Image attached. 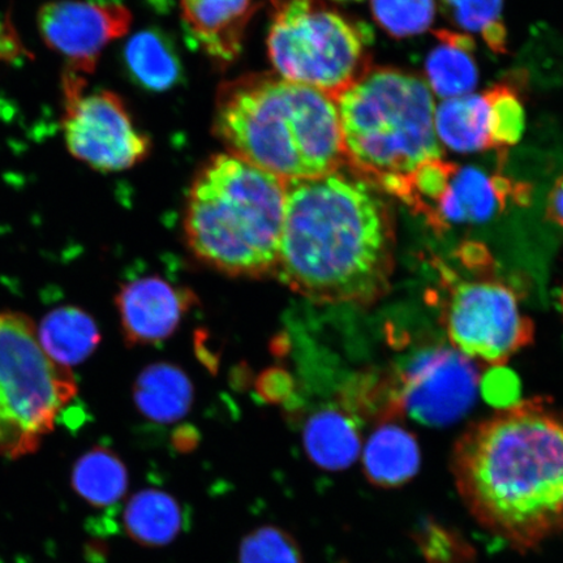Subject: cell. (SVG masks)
<instances>
[{
	"mask_svg": "<svg viewBox=\"0 0 563 563\" xmlns=\"http://www.w3.org/2000/svg\"><path fill=\"white\" fill-rule=\"evenodd\" d=\"M341 2H344V0H341Z\"/></svg>",
	"mask_w": 563,
	"mask_h": 563,
	"instance_id": "obj_32",
	"label": "cell"
},
{
	"mask_svg": "<svg viewBox=\"0 0 563 563\" xmlns=\"http://www.w3.org/2000/svg\"><path fill=\"white\" fill-rule=\"evenodd\" d=\"M396 221L378 189L338 170L286 181L276 276L321 305L371 307L389 294Z\"/></svg>",
	"mask_w": 563,
	"mask_h": 563,
	"instance_id": "obj_1",
	"label": "cell"
},
{
	"mask_svg": "<svg viewBox=\"0 0 563 563\" xmlns=\"http://www.w3.org/2000/svg\"><path fill=\"white\" fill-rule=\"evenodd\" d=\"M489 104L490 150L504 165L511 146L523 135L526 115L519 91L511 84H496L484 91Z\"/></svg>",
	"mask_w": 563,
	"mask_h": 563,
	"instance_id": "obj_24",
	"label": "cell"
},
{
	"mask_svg": "<svg viewBox=\"0 0 563 563\" xmlns=\"http://www.w3.org/2000/svg\"><path fill=\"white\" fill-rule=\"evenodd\" d=\"M214 133L232 156L290 181L346 166L336 102L277 74H250L218 90Z\"/></svg>",
	"mask_w": 563,
	"mask_h": 563,
	"instance_id": "obj_3",
	"label": "cell"
},
{
	"mask_svg": "<svg viewBox=\"0 0 563 563\" xmlns=\"http://www.w3.org/2000/svg\"><path fill=\"white\" fill-rule=\"evenodd\" d=\"M192 399L194 389L186 373L170 364L152 365L141 373L135 384L136 406L154 421L181 419Z\"/></svg>",
	"mask_w": 563,
	"mask_h": 563,
	"instance_id": "obj_22",
	"label": "cell"
},
{
	"mask_svg": "<svg viewBox=\"0 0 563 563\" xmlns=\"http://www.w3.org/2000/svg\"><path fill=\"white\" fill-rule=\"evenodd\" d=\"M483 40L495 53H506V45H508V31L503 21H497L482 31Z\"/></svg>",
	"mask_w": 563,
	"mask_h": 563,
	"instance_id": "obj_30",
	"label": "cell"
},
{
	"mask_svg": "<svg viewBox=\"0 0 563 563\" xmlns=\"http://www.w3.org/2000/svg\"><path fill=\"white\" fill-rule=\"evenodd\" d=\"M396 378L404 413L426 426L462 417L481 384L475 362L445 347L420 352Z\"/></svg>",
	"mask_w": 563,
	"mask_h": 563,
	"instance_id": "obj_11",
	"label": "cell"
},
{
	"mask_svg": "<svg viewBox=\"0 0 563 563\" xmlns=\"http://www.w3.org/2000/svg\"><path fill=\"white\" fill-rule=\"evenodd\" d=\"M376 23L394 38H407L431 27L438 11L435 0H371Z\"/></svg>",
	"mask_w": 563,
	"mask_h": 563,
	"instance_id": "obj_25",
	"label": "cell"
},
{
	"mask_svg": "<svg viewBox=\"0 0 563 563\" xmlns=\"http://www.w3.org/2000/svg\"><path fill=\"white\" fill-rule=\"evenodd\" d=\"M86 76L63 75V136L76 159L104 173L123 172L145 159L151 140L141 132L121 97L86 90Z\"/></svg>",
	"mask_w": 563,
	"mask_h": 563,
	"instance_id": "obj_9",
	"label": "cell"
},
{
	"mask_svg": "<svg viewBox=\"0 0 563 563\" xmlns=\"http://www.w3.org/2000/svg\"><path fill=\"white\" fill-rule=\"evenodd\" d=\"M420 461L415 435L391 421L383 422L365 443L364 474L378 488L394 489L411 482L418 474Z\"/></svg>",
	"mask_w": 563,
	"mask_h": 563,
	"instance_id": "obj_15",
	"label": "cell"
},
{
	"mask_svg": "<svg viewBox=\"0 0 563 563\" xmlns=\"http://www.w3.org/2000/svg\"><path fill=\"white\" fill-rule=\"evenodd\" d=\"M195 301L192 292L159 277L130 282L117 297L126 343L146 346L167 340Z\"/></svg>",
	"mask_w": 563,
	"mask_h": 563,
	"instance_id": "obj_12",
	"label": "cell"
},
{
	"mask_svg": "<svg viewBox=\"0 0 563 563\" xmlns=\"http://www.w3.org/2000/svg\"><path fill=\"white\" fill-rule=\"evenodd\" d=\"M440 321L452 347L471 361L504 367L533 342L534 325L517 292L496 278L462 279L442 271Z\"/></svg>",
	"mask_w": 563,
	"mask_h": 563,
	"instance_id": "obj_8",
	"label": "cell"
},
{
	"mask_svg": "<svg viewBox=\"0 0 563 563\" xmlns=\"http://www.w3.org/2000/svg\"><path fill=\"white\" fill-rule=\"evenodd\" d=\"M335 102L346 167L378 191L422 162L442 158L433 93L419 75L371 67Z\"/></svg>",
	"mask_w": 563,
	"mask_h": 563,
	"instance_id": "obj_5",
	"label": "cell"
},
{
	"mask_svg": "<svg viewBox=\"0 0 563 563\" xmlns=\"http://www.w3.org/2000/svg\"><path fill=\"white\" fill-rule=\"evenodd\" d=\"M124 59L133 81L153 93L170 90L183 75L173 42L158 31H141L132 35L124 48Z\"/></svg>",
	"mask_w": 563,
	"mask_h": 563,
	"instance_id": "obj_20",
	"label": "cell"
},
{
	"mask_svg": "<svg viewBox=\"0 0 563 563\" xmlns=\"http://www.w3.org/2000/svg\"><path fill=\"white\" fill-rule=\"evenodd\" d=\"M239 563H305L298 541L277 526H263L242 540Z\"/></svg>",
	"mask_w": 563,
	"mask_h": 563,
	"instance_id": "obj_26",
	"label": "cell"
},
{
	"mask_svg": "<svg viewBox=\"0 0 563 563\" xmlns=\"http://www.w3.org/2000/svg\"><path fill=\"white\" fill-rule=\"evenodd\" d=\"M418 543L427 563H468L473 555L460 534L432 522L421 528Z\"/></svg>",
	"mask_w": 563,
	"mask_h": 563,
	"instance_id": "obj_27",
	"label": "cell"
},
{
	"mask_svg": "<svg viewBox=\"0 0 563 563\" xmlns=\"http://www.w3.org/2000/svg\"><path fill=\"white\" fill-rule=\"evenodd\" d=\"M131 23V11L118 0H52L37 15L42 41L66 59V70L82 76L95 73L104 48Z\"/></svg>",
	"mask_w": 563,
	"mask_h": 563,
	"instance_id": "obj_10",
	"label": "cell"
},
{
	"mask_svg": "<svg viewBox=\"0 0 563 563\" xmlns=\"http://www.w3.org/2000/svg\"><path fill=\"white\" fill-rule=\"evenodd\" d=\"M440 45L429 53L426 63L427 84L432 93L450 98L473 95L478 69L474 59L475 42L468 33L434 32Z\"/></svg>",
	"mask_w": 563,
	"mask_h": 563,
	"instance_id": "obj_17",
	"label": "cell"
},
{
	"mask_svg": "<svg viewBox=\"0 0 563 563\" xmlns=\"http://www.w3.org/2000/svg\"><path fill=\"white\" fill-rule=\"evenodd\" d=\"M126 534L139 545L161 548L178 538L183 526L180 505L168 493L145 489L130 499L124 511Z\"/></svg>",
	"mask_w": 563,
	"mask_h": 563,
	"instance_id": "obj_21",
	"label": "cell"
},
{
	"mask_svg": "<svg viewBox=\"0 0 563 563\" xmlns=\"http://www.w3.org/2000/svg\"><path fill=\"white\" fill-rule=\"evenodd\" d=\"M450 20L463 31L481 32L501 21L504 0H442Z\"/></svg>",
	"mask_w": 563,
	"mask_h": 563,
	"instance_id": "obj_28",
	"label": "cell"
},
{
	"mask_svg": "<svg viewBox=\"0 0 563 563\" xmlns=\"http://www.w3.org/2000/svg\"><path fill=\"white\" fill-rule=\"evenodd\" d=\"M452 473L478 525L531 551L563 531V412L541 398L501 408L461 435Z\"/></svg>",
	"mask_w": 563,
	"mask_h": 563,
	"instance_id": "obj_2",
	"label": "cell"
},
{
	"mask_svg": "<svg viewBox=\"0 0 563 563\" xmlns=\"http://www.w3.org/2000/svg\"><path fill=\"white\" fill-rule=\"evenodd\" d=\"M302 440L309 460L328 471L349 468L362 450L356 418L343 407L316 412L307 421Z\"/></svg>",
	"mask_w": 563,
	"mask_h": 563,
	"instance_id": "obj_16",
	"label": "cell"
},
{
	"mask_svg": "<svg viewBox=\"0 0 563 563\" xmlns=\"http://www.w3.org/2000/svg\"><path fill=\"white\" fill-rule=\"evenodd\" d=\"M547 218L563 228V175L554 183L548 197Z\"/></svg>",
	"mask_w": 563,
	"mask_h": 563,
	"instance_id": "obj_29",
	"label": "cell"
},
{
	"mask_svg": "<svg viewBox=\"0 0 563 563\" xmlns=\"http://www.w3.org/2000/svg\"><path fill=\"white\" fill-rule=\"evenodd\" d=\"M489 104L483 95L443 100L434 111L435 135L457 153L490 150Z\"/></svg>",
	"mask_w": 563,
	"mask_h": 563,
	"instance_id": "obj_19",
	"label": "cell"
},
{
	"mask_svg": "<svg viewBox=\"0 0 563 563\" xmlns=\"http://www.w3.org/2000/svg\"><path fill=\"white\" fill-rule=\"evenodd\" d=\"M77 495L96 508H109L129 489L125 464L108 448H95L79 457L73 471Z\"/></svg>",
	"mask_w": 563,
	"mask_h": 563,
	"instance_id": "obj_23",
	"label": "cell"
},
{
	"mask_svg": "<svg viewBox=\"0 0 563 563\" xmlns=\"http://www.w3.org/2000/svg\"><path fill=\"white\" fill-rule=\"evenodd\" d=\"M73 373L48 357L30 317L0 313V454H32L74 399Z\"/></svg>",
	"mask_w": 563,
	"mask_h": 563,
	"instance_id": "obj_7",
	"label": "cell"
},
{
	"mask_svg": "<svg viewBox=\"0 0 563 563\" xmlns=\"http://www.w3.org/2000/svg\"><path fill=\"white\" fill-rule=\"evenodd\" d=\"M285 210V180L230 153L217 154L189 188L185 218L189 249L231 277H272Z\"/></svg>",
	"mask_w": 563,
	"mask_h": 563,
	"instance_id": "obj_4",
	"label": "cell"
},
{
	"mask_svg": "<svg viewBox=\"0 0 563 563\" xmlns=\"http://www.w3.org/2000/svg\"><path fill=\"white\" fill-rule=\"evenodd\" d=\"M267 54L284 79L335 101L371 69L369 31L321 0H272Z\"/></svg>",
	"mask_w": 563,
	"mask_h": 563,
	"instance_id": "obj_6",
	"label": "cell"
},
{
	"mask_svg": "<svg viewBox=\"0 0 563 563\" xmlns=\"http://www.w3.org/2000/svg\"><path fill=\"white\" fill-rule=\"evenodd\" d=\"M180 10L189 40L211 59L229 65L242 52L256 4L255 0H180Z\"/></svg>",
	"mask_w": 563,
	"mask_h": 563,
	"instance_id": "obj_14",
	"label": "cell"
},
{
	"mask_svg": "<svg viewBox=\"0 0 563 563\" xmlns=\"http://www.w3.org/2000/svg\"><path fill=\"white\" fill-rule=\"evenodd\" d=\"M37 335L48 357L66 368L87 361L101 342L93 317L70 306L47 313Z\"/></svg>",
	"mask_w": 563,
	"mask_h": 563,
	"instance_id": "obj_18",
	"label": "cell"
},
{
	"mask_svg": "<svg viewBox=\"0 0 563 563\" xmlns=\"http://www.w3.org/2000/svg\"><path fill=\"white\" fill-rule=\"evenodd\" d=\"M510 200L527 206L531 200V187L501 173L488 176L475 167H457L440 202L432 229L440 234L455 223L488 221L508 207Z\"/></svg>",
	"mask_w": 563,
	"mask_h": 563,
	"instance_id": "obj_13",
	"label": "cell"
},
{
	"mask_svg": "<svg viewBox=\"0 0 563 563\" xmlns=\"http://www.w3.org/2000/svg\"><path fill=\"white\" fill-rule=\"evenodd\" d=\"M560 302H561L562 312H563V287H562V292H561V299H560Z\"/></svg>",
	"mask_w": 563,
	"mask_h": 563,
	"instance_id": "obj_31",
	"label": "cell"
}]
</instances>
